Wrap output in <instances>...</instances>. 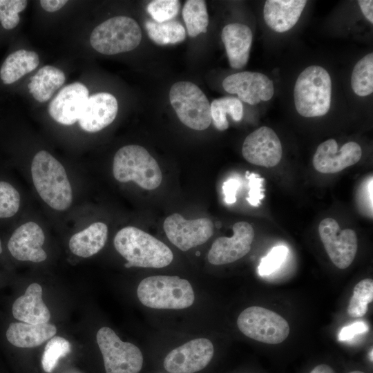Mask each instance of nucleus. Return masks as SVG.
Masks as SVG:
<instances>
[{
    "instance_id": "1",
    "label": "nucleus",
    "mask_w": 373,
    "mask_h": 373,
    "mask_svg": "<svg viewBox=\"0 0 373 373\" xmlns=\"http://www.w3.org/2000/svg\"><path fill=\"white\" fill-rule=\"evenodd\" d=\"M114 246L132 267L162 268L170 265L173 259L171 250L162 241L135 227L120 229L114 238Z\"/></svg>"
},
{
    "instance_id": "2",
    "label": "nucleus",
    "mask_w": 373,
    "mask_h": 373,
    "mask_svg": "<svg viewBox=\"0 0 373 373\" xmlns=\"http://www.w3.org/2000/svg\"><path fill=\"white\" fill-rule=\"evenodd\" d=\"M34 186L41 198L57 211L68 209L73 202V191L63 165L50 153L40 151L31 164Z\"/></svg>"
},
{
    "instance_id": "3",
    "label": "nucleus",
    "mask_w": 373,
    "mask_h": 373,
    "mask_svg": "<svg viewBox=\"0 0 373 373\" xmlns=\"http://www.w3.org/2000/svg\"><path fill=\"white\" fill-rule=\"evenodd\" d=\"M332 80L324 68L312 65L298 75L294 88L296 109L305 117L325 115L331 106Z\"/></svg>"
},
{
    "instance_id": "4",
    "label": "nucleus",
    "mask_w": 373,
    "mask_h": 373,
    "mask_svg": "<svg viewBox=\"0 0 373 373\" xmlns=\"http://www.w3.org/2000/svg\"><path fill=\"white\" fill-rule=\"evenodd\" d=\"M137 295L142 305L153 309H185L195 300L191 283L177 276L146 277L140 283Z\"/></svg>"
},
{
    "instance_id": "5",
    "label": "nucleus",
    "mask_w": 373,
    "mask_h": 373,
    "mask_svg": "<svg viewBox=\"0 0 373 373\" xmlns=\"http://www.w3.org/2000/svg\"><path fill=\"white\" fill-rule=\"evenodd\" d=\"M113 173L120 182L133 181L146 190L157 188L162 180L157 161L139 145L124 146L117 151L113 158Z\"/></svg>"
},
{
    "instance_id": "6",
    "label": "nucleus",
    "mask_w": 373,
    "mask_h": 373,
    "mask_svg": "<svg viewBox=\"0 0 373 373\" xmlns=\"http://www.w3.org/2000/svg\"><path fill=\"white\" fill-rule=\"evenodd\" d=\"M142 40V31L132 18L117 16L96 26L90 37L91 46L104 55H115L137 48Z\"/></svg>"
},
{
    "instance_id": "7",
    "label": "nucleus",
    "mask_w": 373,
    "mask_h": 373,
    "mask_svg": "<svg viewBox=\"0 0 373 373\" xmlns=\"http://www.w3.org/2000/svg\"><path fill=\"white\" fill-rule=\"evenodd\" d=\"M169 100L179 119L189 128L202 131L211 124L209 102L195 84L185 81L175 83L169 91Z\"/></svg>"
},
{
    "instance_id": "8",
    "label": "nucleus",
    "mask_w": 373,
    "mask_h": 373,
    "mask_svg": "<svg viewBox=\"0 0 373 373\" xmlns=\"http://www.w3.org/2000/svg\"><path fill=\"white\" fill-rule=\"evenodd\" d=\"M237 325L246 336L267 344H278L289 334L288 322L276 312L259 306L245 309L238 316Z\"/></svg>"
},
{
    "instance_id": "9",
    "label": "nucleus",
    "mask_w": 373,
    "mask_h": 373,
    "mask_svg": "<svg viewBox=\"0 0 373 373\" xmlns=\"http://www.w3.org/2000/svg\"><path fill=\"white\" fill-rule=\"evenodd\" d=\"M97 343L103 356L106 373H139L143 365V355L134 344L122 341L108 327L97 332Z\"/></svg>"
},
{
    "instance_id": "10",
    "label": "nucleus",
    "mask_w": 373,
    "mask_h": 373,
    "mask_svg": "<svg viewBox=\"0 0 373 373\" xmlns=\"http://www.w3.org/2000/svg\"><path fill=\"white\" fill-rule=\"evenodd\" d=\"M318 233L325 249L336 267L343 269L353 262L358 249V238L350 229L341 230L333 218L323 219Z\"/></svg>"
},
{
    "instance_id": "11",
    "label": "nucleus",
    "mask_w": 373,
    "mask_h": 373,
    "mask_svg": "<svg viewBox=\"0 0 373 373\" xmlns=\"http://www.w3.org/2000/svg\"><path fill=\"white\" fill-rule=\"evenodd\" d=\"M163 227L170 242L183 251L205 243L214 229L213 223L207 218L187 220L178 213L168 216Z\"/></svg>"
},
{
    "instance_id": "12",
    "label": "nucleus",
    "mask_w": 373,
    "mask_h": 373,
    "mask_svg": "<svg viewBox=\"0 0 373 373\" xmlns=\"http://www.w3.org/2000/svg\"><path fill=\"white\" fill-rule=\"evenodd\" d=\"M213 354L210 340L195 338L172 350L165 356L163 365L168 373H195L205 368Z\"/></svg>"
},
{
    "instance_id": "13",
    "label": "nucleus",
    "mask_w": 373,
    "mask_h": 373,
    "mask_svg": "<svg viewBox=\"0 0 373 373\" xmlns=\"http://www.w3.org/2000/svg\"><path fill=\"white\" fill-rule=\"evenodd\" d=\"M233 235L219 237L212 244L207 255L208 261L214 265L233 262L247 255L254 238V230L247 222L233 226Z\"/></svg>"
},
{
    "instance_id": "14",
    "label": "nucleus",
    "mask_w": 373,
    "mask_h": 373,
    "mask_svg": "<svg viewBox=\"0 0 373 373\" xmlns=\"http://www.w3.org/2000/svg\"><path fill=\"white\" fill-rule=\"evenodd\" d=\"M225 91L236 94L238 98L249 105L271 99L274 93L273 82L265 75L243 71L227 76L222 82Z\"/></svg>"
},
{
    "instance_id": "15",
    "label": "nucleus",
    "mask_w": 373,
    "mask_h": 373,
    "mask_svg": "<svg viewBox=\"0 0 373 373\" xmlns=\"http://www.w3.org/2000/svg\"><path fill=\"white\" fill-rule=\"evenodd\" d=\"M242 153L249 163L273 167L281 160V142L274 131L261 126L248 135L242 144Z\"/></svg>"
},
{
    "instance_id": "16",
    "label": "nucleus",
    "mask_w": 373,
    "mask_h": 373,
    "mask_svg": "<svg viewBox=\"0 0 373 373\" xmlns=\"http://www.w3.org/2000/svg\"><path fill=\"white\" fill-rule=\"evenodd\" d=\"M361 155V148L356 142H347L338 150L336 141L329 139L318 146L313 165L318 172L335 173L357 163Z\"/></svg>"
},
{
    "instance_id": "17",
    "label": "nucleus",
    "mask_w": 373,
    "mask_h": 373,
    "mask_svg": "<svg viewBox=\"0 0 373 373\" xmlns=\"http://www.w3.org/2000/svg\"><path fill=\"white\" fill-rule=\"evenodd\" d=\"M89 97L87 87L74 82L64 87L48 106L51 117L63 125H72L78 121Z\"/></svg>"
},
{
    "instance_id": "18",
    "label": "nucleus",
    "mask_w": 373,
    "mask_h": 373,
    "mask_svg": "<svg viewBox=\"0 0 373 373\" xmlns=\"http://www.w3.org/2000/svg\"><path fill=\"white\" fill-rule=\"evenodd\" d=\"M45 235L39 224L28 222L19 226L12 234L8 242L11 255L21 261L40 262L47 255L42 249Z\"/></svg>"
},
{
    "instance_id": "19",
    "label": "nucleus",
    "mask_w": 373,
    "mask_h": 373,
    "mask_svg": "<svg viewBox=\"0 0 373 373\" xmlns=\"http://www.w3.org/2000/svg\"><path fill=\"white\" fill-rule=\"evenodd\" d=\"M118 104L115 96L101 92L89 96L78 119L79 125L88 133L98 132L116 117Z\"/></svg>"
},
{
    "instance_id": "20",
    "label": "nucleus",
    "mask_w": 373,
    "mask_h": 373,
    "mask_svg": "<svg viewBox=\"0 0 373 373\" xmlns=\"http://www.w3.org/2000/svg\"><path fill=\"white\" fill-rule=\"evenodd\" d=\"M230 66L240 69L248 62L253 34L246 25L233 23L226 25L221 34Z\"/></svg>"
},
{
    "instance_id": "21",
    "label": "nucleus",
    "mask_w": 373,
    "mask_h": 373,
    "mask_svg": "<svg viewBox=\"0 0 373 373\" xmlns=\"http://www.w3.org/2000/svg\"><path fill=\"white\" fill-rule=\"evenodd\" d=\"M307 1L305 0H267L263 8L266 24L276 32H285L298 22Z\"/></svg>"
},
{
    "instance_id": "22",
    "label": "nucleus",
    "mask_w": 373,
    "mask_h": 373,
    "mask_svg": "<svg viewBox=\"0 0 373 373\" xmlns=\"http://www.w3.org/2000/svg\"><path fill=\"white\" fill-rule=\"evenodd\" d=\"M13 316L19 321L30 324L48 323L50 312L42 299V288L37 283L30 285L25 294L12 305Z\"/></svg>"
},
{
    "instance_id": "23",
    "label": "nucleus",
    "mask_w": 373,
    "mask_h": 373,
    "mask_svg": "<svg viewBox=\"0 0 373 373\" xmlns=\"http://www.w3.org/2000/svg\"><path fill=\"white\" fill-rule=\"evenodd\" d=\"M56 332V327L48 323L30 324L16 322L9 325L6 331V338L14 346L30 348L41 345L52 338Z\"/></svg>"
},
{
    "instance_id": "24",
    "label": "nucleus",
    "mask_w": 373,
    "mask_h": 373,
    "mask_svg": "<svg viewBox=\"0 0 373 373\" xmlns=\"http://www.w3.org/2000/svg\"><path fill=\"white\" fill-rule=\"evenodd\" d=\"M107 238L106 224L100 222H94L70 238L69 248L75 255L88 258L104 247Z\"/></svg>"
},
{
    "instance_id": "25",
    "label": "nucleus",
    "mask_w": 373,
    "mask_h": 373,
    "mask_svg": "<svg viewBox=\"0 0 373 373\" xmlns=\"http://www.w3.org/2000/svg\"><path fill=\"white\" fill-rule=\"evenodd\" d=\"M39 64V57L34 51L18 50L10 54L0 69V77L5 84H11L34 70Z\"/></svg>"
},
{
    "instance_id": "26",
    "label": "nucleus",
    "mask_w": 373,
    "mask_h": 373,
    "mask_svg": "<svg viewBox=\"0 0 373 373\" xmlns=\"http://www.w3.org/2000/svg\"><path fill=\"white\" fill-rule=\"evenodd\" d=\"M65 75L60 69L46 65L30 78L29 92L39 102L48 101L64 83Z\"/></svg>"
},
{
    "instance_id": "27",
    "label": "nucleus",
    "mask_w": 373,
    "mask_h": 373,
    "mask_svg": "<svg viewBox=\"0 0 373 373\" xmlns=\"http://www.w3.org/2000/svg\"><path fill=\"white\" fill-rule=\"evenodd\" d=\"M211 106V121L219 131L229 128L227 115L229 114L236 122H239L243 117V106L241 101L234 97H223L214 99Z\"/></svg>"
},
{
    "instance_id": "28",
    "label": "nucleus",
    "mask_w": 373,
    "mask_h": 373,
    "mask_svg": "<svg viewBox=\"0 0 373 373\" xmlns=\"http://www.w3.org/2000/svg\"><path fill=\"white\" fill-rule=\"evenodd\" d=\"M145 28L149 38L158 45L175 44L183 41L186 37L184 26L178 21L157 23L147 20Z\"/></svg>"
},
{
    "instance_id": "29",
    "label": "nucleus",
    "mask_w": 373,
    "mask_h": 373,
    "mask_svg": "<svg viewBox=\"0 0 373 373\" xmlns=\"http://www.w3.org/2000/svg\"><path fill=\"white\" fill-rule=\"evenodd\" d=\"M182 14L189 36L194 37L202 32H207L209 15L204 1H186Z\"/></svg>"
},
{
    "instance_id": "30",
    "label": "nucleus",
    "mask_w": 373,
    "mask_h": 373,
    "mask_svg": "<svg viewBox=\"0 0 373 373\" xmlns=\"http://www.w3.org/2000/svg\"><path fill=\"white\" fill-rule=\"evenodd\" d=\"M351 86L354 93L365 97L373 92V53L361 58L354 66L351 76Z\"/></svg>"
},
{
    "instance_id": "31",
    "label": "nucleus",
    "mask_w": 373,
    "mask_h": 373,
    "mask_svg": "<svg viewBox=\"0 0 373 373\" xmlns=\"http://www.w3.org/2000/svg\"><path fill=\"white\" fill-rule=\"evenodd\" d=\"M373 300V280L365 278L359 281L353 289L347 306V314L352 318H361L368 310V305Z\"/></svg>"
},
{
    "instance_id": "32",
    "label": "nucleus",
    "mask_w": 373,
    "mask_h": 373,
    "mask_svg": "<svg viewBox=\"0 0 373 373\" xmlns=\"http://www.w3.org/2000/svg\"><path fill=\"white\" fill-rule=\"evenodd\" d=\"M70 343L61 336H55L47 343L41 357V365L47 373H51L59 360L70 352Z\"/></svg>"
},
{
    "instance_id": "33",
    "label": "nucleus",
    "mask_w": 373,
    "mask_h": 373,
    "mask_svg": "<svg viewBox=\"0 0 373 373\" xmlns=\"http://www.w3.org/2000/svg\"><path fill=\"white\" fill-rule=\"evenodd\" d=\"M20 206V195L10 183L0 181V218H7L15 215Z\"/></svg>"
},
{
    "instance_id": "34",
    "label": "nucleus",
    "mask_w": 373,
    "mask_h": 373,
    "mask_svg": "<svg viewBox=\"0 0 373 373\" xmlns=\"http://www.w3.org/2000/svg\"><path fill=\"white\" fill-rule=\"evenodd\" d=\"M180 8V2L178 0H155L151 1L146 10L157 23L169 21L175 18Z\"/></svg>"
},
{
    "instance_id": "35",
    "label": "nucleus",
    "mask_w": 373,
    "mask_h": 373,
    "mask_svg": "<svg viewBox=\"0 0 373 373\" xmlns=\"http://www.w3.org/2000/svg\"><path fill=\"white\" fill-rule=\"evenodd\" d=\"M25 0H0V22L6 30L15 28L19 23V13L27 6Z\"/></svg>"
},
{
    "instance_id": "36",
    "label": "nucleus",
    "mask_w": 373,
    "mask_h": 373,
    "mask_svg": "<svg viewBox=\"0 0 373 373\" xmlns=\"http://www.w3.org/2000/svg\"><path fill=\"white\" fill-rule=\"evenodd\" d=\"M288 254V249L283 245L273 247L268 254L263 257L258 266V272L261 276L272 274L278 269L285 261Z\"/></svg>"
},
{
    "instance_id": "37",
    "label": "nucleus",
    "mask_w": 373,
    "mask_h": 373,
    "mask_svg": "<svg viewBox=\"0 0 373 373\" xmlns=\"http://www.w3.org/2000/svg\"><path fill=\"white\" fill-rule=\"evenodd\" d=\"M246 178L249 180V186L247 200L251 205L258 207L260 204V200L264 198L262 189L264 179L248 171L246 173Z\"/></svg>"
},
{
    "instance_id": "38",
    "label": "nucleus",
    "mask_w": 373,
    "mask_h": 373,
    "mask_svg": "<svg viewBox=\"0 0 373 373\" xmlns=\"http://www.w3.org/2000/svg\"><path fill=\"white\" fill-rule=\"evenodd\" d=\"M372 188L373 180L371 175L367 180H365L361 184V189L359 193L360 203L365 206L367 211L372 217Z\"/></svg>"
},
{
    "instance_id": "39",
    "label": "nucleus",
    "mask_w": 373,
    "mask_h": 373,
    "mask_svg": "<svg viewBox=\"0 0 373 373\" xmlns=\"http://www.w3.org/2000/svg\"><path fill=\"white\" fill-rule=\"evenodd\" d=\"M240 187V182L236 178H230L222 184L224 200L227 204H233L236 201V193Z\"/></svg>"
},
{
    "instance_id": "40",
    "label": "nucleus",
    "mask_w": 373,
    "mask_h": 373,
    "mask_svg": "<svg viewBox=\"0 0 373 373\" xmlns=\"http://www.w3.org/2000/svg\"><path fill=\"white\" fill-rule=\"evenodd\" d=\"M367 329L366 325L363 322H357L345 327L339 334L340 340H347L352 338L354 335L363 333Z\"/></svg>"
},
{
    "instance_id": "41",
    "label": "nucleus",
    "mask_w": 373,
    "mask_h": 373,
    "mask_svg": "<svg viewBox=\"0 0 373 373\" xmlns=\"http://www.w3.org/2000/svg\"><path fill=\"white\" fill-rule=\"evenodd\" d=\"M67 2L65 0H42L40 4L44 10L52 12L60 10Z\"/></svg>"
},
{
    "instance_id": "42",
    "label": "nucleus",
    "mask_w": 373,
    "mask_h": 373,
    "mask_svg": "<svg viewBox=\"0 0 373 373\" xmlns=\"http://www.w3.org/2000/svg\"><path fill=\"white\" fill-rule=\"evenodd\" d=\"M361 10L365 17L371 23H373V1L360 0L358 1Z\"/></svg>"
},
{
    "instance_id": "43",
    "label": "nucleus",
    "mask_w": 373,
    "mask_h": 373,
    "mask_svg": "<svg viewBox=\"0 0 373 373\" xmlns=\"http://www.w3.org/2000/svg\"><path fill=\"white\" fill-rule=\"evenodd\" d=\"M309 373H336L334 369L328 364L320 363L316 365Z\"/></svg>"
},
{
    "instance_id": "44",
    "label": "nucleus",
    "mask_w": 373,
    "mask_h": 373,
    "mask_svg": "<svg viewBox=\"0 0 373 373\" xmlns=\"http://www.w3.org/2000/svg\"><path fill=\"white\" fill-rule=\"evenodd\" d=\"M347 373H365V372L359 370H351L348 372Z\"/></svg>"
},
{
    "instance_id": "45",
    "label": "nucleus",
    "mask_w": 373,
    "mask_h": 373,
    "mask_svg": "<svg viewBox=\"0 0 373 373\" xmlns=\"http://www.w3.org/2000/svg\"><path fill=\"white\" fill-rule=\"evenodd\" d=\"M2 247H1V240H0V254L2 253Z\"/></svg>"
}]
</instances>
